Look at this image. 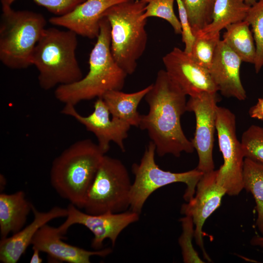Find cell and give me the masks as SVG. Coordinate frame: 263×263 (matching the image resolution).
Here are the masks:
<instances>
[{"label":"cell","instance_id":"1","mask_svg":"<svg viewBox=\"0 0 263 263\" xmlns=\"http://www.w3.org/2000/svg\"><path fill=\"white\" fill-rule=\"evenodd\" d=\"M186 95L166 70H160L144 97L149 110L141 115L139 127L147 131L160 157L170 154L178 157L194 150L181 124V117L187 111Z\"/></svg>","mask_w":263,"mask_h":263},{"label":"cell","instance_id":"2","mask_svg":"<svg viewBox=\"0 0 263 263\" xmlns=\"http://www.w3.org/2000/svg\"><path fill=\"white\" fill-rule=\"evenodd\" d=\"M89 71L76 82L58 86L55 96L65 105L75 106L83 100L102 98L108 92L121 91L127 74L117 64L111 50V27L108 20L102 17L99 34L89 59Z\"/></svg>","mask_w":263,"mask_h":263},{"label":"cell","instance_id":"3","mask_svg":"<svg viewBox=\"0 0 263 263\" xmlns=\"http://www.w3.org/2000/svg\"><path fill=\"white\" fill-rule=\"evenodd\" d=\"M105 153L90 139L79 140L53 161L50 181L63 198L83 208L87 194Z\"/></svg>","mask_w":263,"mask_h":263},{"label":"cell","instance_id":"4","mask_svg":"<svg viewBox=\"0 0 263 263\" xmlns=\"http://www.w3.org/2000/svg\"><path fill=\"white\" fill-rule=\"evenodd\" d=\"M77 35L68 30L45 28L37 43L32 64L38 72L41 89L49 90L80 80L82 73L75 56Z\"/></svg>","mask_w":263,"mask_h":263},{"label":"cell","instance_id":"5","mask_svg":"<svg viewBox=\"0 0 263 263\" xmlns=\"http://www.w3.org/2000/svg\"><path fill=\"white\" fill-rule=\"evenodd\" d=\"M146 5L144 0H128L111 7L102 15L111 27L112 56L128 75L135 71L147 46V20L141 19Z\"/></svg>","mask_w":263,"mask_h":263},{"label":"cell","instance_id":"6","mask_svg":"<svg viewBox=\"0 0 263 263\" xmlns=\"http://www.w3.org/2000/svg\"><path fill=\"white\" fill-rule=\"evenodd\" d=\"M41 14L1 8L0 20V60L7 67L24 69L32 65L34 48L45 29Z\"/></svg>","mask_w":263,"mask_h":263},{"label":"cell","instance_id":"7","mask_svg":"<svg viewBox=\"0 0 263 263\" xmlns=\"http://www.w3.org/2000/svg\"><path fill=\"white\" fill-rule=\"evenodd\" d=\"M132 185L129 171L122 162L105 155L83 208L91 214L127 211L130 208Z\"/></svg>","mask_w":263,"mask_h":263},{"label":"cell","instance_id":"8","mask_svg":"<svg viewBox=\"0 0 263 263\" xmlns=\"http://www.w3.org/2000/svg\"><path fill=\"white\" fill-rule=\"evenodd\" d=\"M156 148L150 141L146 147L139 164L134 163L129 210L140 214L146 201L157 189L175 183H183L187 188L184 199L188 202L194 196L197 184L204 173L197 168L182 172L162 169L155 160Z\"/></svg>","mask_w":263,"mask_h":263},{"label":"cell","instance_id":"9","mask_svg":"<svg viewBox=\"0 0 263 263\" xmlns=\"http://www.w3.org/2000/svg\"><path fill=\"white\" fill-rule=\"evenodd\" d=\"M236 128L234 113L226 108L218 106L216 128L224 164L217 170L216 180L230 196L238 195L244 189V157Z\"/></svg>","mask_w":263,"mask_h":263},{"label":"cell","instance_id":"10","mask_svg":"<svg viewBox=\"0 0 263 263\" xmlns=\"http://www.w3.org/2000/svg\"><path fill=\"white\" fill-rule=\"evenodd\" d=\"M218 92H203L190 97L187 102V111L193 112L196 119V128L191 140L198 156L197 169L204 173L214 170L213 149L216 131Z\"/></svg>","mask_w":263,"mask_h":263},{"label":"cell","instance_id":"11","mask_svg":"<svg viewBox=\"0 0 263 263\" xmlns=\"http://www.w3.org/2000/svg\"><path fill=\"white\" fill-rule=\"evenodd\" d=\"M67 209V219L57 227L59 231L63 235L72 225L85 226L94 234L91 247L94 250L101 249L103 242L107 239L114 246L122 231L139 220L140 214L130 210L119 213L91 214L80 211L72 204Z\"/></svg>","mask_w":263,"mask_h":263},{"label":"cell","instance_id":"12","mask_svg":"<svg viewBox=\"0 0 263 263\" xmlns=\"http://www.w3.org/2000/svg\"><path fill=\"white\" fill-rule=\"evenodd\" d=\"M75 107L70 104L65 105L61 113L73 117L84 125L87 131L93 132L97 138L98 146L104 153L108 151L112 141L122 151H125L124 140L128 136L131 126L116 118L111 119L110 111L102 98H97L93 112L87 116L79 114Z\"/></svg>","mask_w":263,"mask_h":263},{"label":"cell","instance_id":"13","mask_svg":"<svg viewBox=\"0 0 263 263\" xmlns=\"http://www.w3.org/2000/svg\"><path fill=\"white\" fill-rule=\"evenodd\" d=\"M217 170L204 173L198 181L195 194L184 204L181 212L192 219L194 225V239L201 248L204 258L210 261L204 248L203 227L206 220L219 207L225 189L217 182Z\"/></svg>","mask_w":263,"mask_h":263},{"label":"cell","instance_id":"14","mask_svg":"<svg viewBox=\"0 0 263 263\" xmlns=\"http://www.w3.org/2000/svg\"><path fill=\"white\" fill-rule=\"evenodd\" d=\"M162 61L169 77L187 95L193 97L203 92H218L209 71L184 50L174 47Z\"/></svg>","mask_w":263,"mask_h":263},{"label":"cell","instance_id":"15","mask_svg":"<svg viewBox=\"0 0 263 263\" xmlns=\"http://www.w3.org/2000/svg\"><path fill=\"white\" fill-rule=\"evenodd\" d=\"M62 236L57 227L46 224L34 236L31 242L32 249L46 253L49 261L69 263H90L91 257H105L112 252L110 247L87 250L65 243Z\"/></svg>","mask_w":263,"mask_h":263},{"label":"cell","instance_id":"16","mask_svg":"<svg viewBox=\"0 0 263 263\" xmlns=\"http://www.w3.org/2000/svg\"><path fill=\"white\" fill-rule=\"evenodd\" d=\"M128 0H86L69 13L51 17L53 25L61 26L77 35L90 39L97 38L103 13L111 7Z\"/></svg>","mask_w":263,"mask_h":263},{"label":"cell","instance_id":"17","mask_svg":"<svg viewBox=\"0 0 263 263\" xmlns=\"http://www.w3.org/2000/svg\"><path fill=\"white\" fill-rule=\"evenodd\" d=\"M242 62L240 57L220 40L208 71L218 91L225 97L240 101L246 98L240 75Z\"/></svg>","mask_w":263,"mask_h":263},{"label":"cell","instance_id":"18","mask_svg":"<svg viewBox=\"0 0 263 263\" xmlns=\"http://www.w3.org/2000/svg\"><path fill=\"white\" fill-rule=\"evenodd\" d=\"M34 220L11 236L0 241V261L2 263H16L25 253L37 231L50 221L67 217L68 210L59 207H54L47 212H40L33 205Z\"/></svg>","mask_w":263,"mask_h":263},{"label":"cell","instance_id":"19","mask_svg":"<svg viewBox=\"0 0 263 263\" xmlns=\"http://www.w3.org/2000/svg\"><path fill=\"white\" fill-rule=\"evenodd\" d=\"M33 205L25 197L24 192L0 194V235L1 239L15 234L24 226Z\"/></svg>","mask_w":263,"mask_h":263},{"label":"cell","instance_id":"20","mask_svg":"<svg viewBox=\"0 0 263 263\" xmlns=\"http://www.w3.org/2000/svg\"><path fill=\"white\" fill-rule=\"evenodd\" d=\"M151 84L132 93H125L119 90L106 93L102 97L112 117L129 123L131 126L139 127L141 115L138 106L150 91Z\"/></svg>","mask_w":263,"mask_h":263},{"label":"cell","instance_id":"21","mask_svg":"<svg viewBox=\"0 0 263 263\" xmlns=\"http://www.w3.org/2000/svg\"><path fill=\"white\" fill-rule=\"evenodd\" d=\"M250 7L243 0H215L211 22L197 33L220 34L228 25L244 20Z\"/></svg>","mask_w":263,"mask_h":263},{"label":"cell","instance_id":"22","mask_svg":"<svg viewBox=\"0 0 263 263\" xmlns=\"http://www.w3.org/2000/svg\"><path fill=\"white\" fill-rule=\"evenodd\" d=\"M249 24L246 20L231 24L225 28L222 40L241 59L254 64L256 48Z\"/></svg>","mask_w":263,"mask_h":263},{"label":"cell","instance_id":"23","mask_svg":"<svg viewBox=\"0 0 263 263\" xmlns=\"http://www.w3.org/2000/svg\"><path fill=\"white\" fill-rule=\"evenodd\" d=\"M244 188L250 192L256 203V225L263 236V165L245 158L243 166Z\"/></svg>","mask_w":263,"mask_h":263},{"label":"cell","instance_id":"24","mask_svg":"<svg viewBox=\"0 0 263 263\" xmlns=\"http://www.w3.org/2000/svg\"><path fill=\"white\" fill-rule=\"evenodd\" d=\"M244 20L251 26L255 42L256 55L254 65L258 74L263 67V0H258L250 6Z\"/></svg>","mask_w":263,"mask_h":263},{"label":"cell","instance_id":"25","mask_svg":"<svg viewBox=\"0 0 263 263\" xmlns=\"http://www.w3.org/2000/svg\"><path fill=\"white\" fill-rule=\"evenodd\" d=\"M195 35L211 21L215 0H182Z\"/></svg>","mask_w":263,"mask_h":263},{"label":"cell","instance_id":"26","mask_svg":"<svg viewBox=\"0 0 263 263\" xmlns=\"http://www.w3.org/2000/svg\"><path fill=\"white\" fill-rule=\"evenodd\" d=\"M220 40V34L210 36L197 33L189 55L199 65L208 70Z\"/></svg>","mask_w":263,"mask_h":263},{"label":"cell","instance_id":"27","mask_svg":"<svg viewBox=\"0 0 263 263\" xmlns=\"http://www.w3.org/2000/svg\"><path fill=\"white\" fill-rule=\"evenodd\" d=\"M146 5L145 12L141 19L147 20L150 17H157L168 21L176 34H181L182 30L179 20L173 9L175 0H144Z\"/></svg>","mask_w":263,"mask_h":263},{"label":"cell","instance_id":"28","mask_svg":"<svg viewBox=\"0 0 263 263\" xmlns=\"http://www.w3.org/2000/svg\"><path fill=\"white\" fill-rule=\"evenodd\" d=\"M241 143L244 158L263 165V127L251 125L243 132Z\"/></svg>","mask_w":263,"mask_h":263},{"label":"cell","instance_id":"29","mask_svg":"<svg viewBox=\"0 0 263 263\" xmlns=\"http://www.w3.org/2000/svg\"><path fill=\"white\" fill-rule=\"evenodd\" d=\"M182 232L178 240L181 249L183 261L185 263H204L195 251L192 244L194 238V225L192 219L186 216L180 220Z\"/></svg>","mask_w":263,"mask_h":263},{"label":"cell","instance_id":"30","mask_svg":"<svg viewBox=\"0 0 263 263\" xmlns=\"http://www.w3.org/2000/svg\"><path fill=\"white\" fill-rule=\"evenodd\" d=\"M16 0H0L1 8L10 7ZM56 16L65 15L86 0H33Z\"/></svg>","mask_w":263,"mask_h":263},{"label":"cell","instance_id":"31","mask_svg":"<svg viewBox=\"0 0 263 263\" xmlns=\"http://www.w3.org/2000/svg\"><path fill=\"white\" fill-rule=\"evenodd\" d=\"M178 6L179 21L182 30V40L185 44L184 51L189 54L195 39L187 12L182 0H175Z\"/></svg>","mask_w":263,"mask_h":263},{"label":"cell","instance_id":"32","mask_svg":"<svg viewBox=\"0 0 263 263\" xmlns=\"http://www.w3.org/2000/svg\"><path fill=\"white\" fill-rule=\"evenodd\" d=\"M248 114L252 118L263 121V95L258 98L255 105L250 108Z\"/></svg>","mask_w":263,"mask_h":263},{"label":"cell","instance_id":"33","mask_svg":"<svg viewBox=\"0 0 263 263\" xmlns=\"http://www.w3.org/2000/svg\"><path fill=\"white\" fill-rule=\"evenodd\" d=\"M250 244L253 246H257L263 248V236H255L250 240Z\"/></svg>","mask_w":263,"mask_h":263},{"label":"cell","instance_id":"34","mask_svg":"<svg viewBox=\"0 0 263 263\" xmlns=\"http://www.w3.org/2000/svg\"><path fill=\"white\" fill-rule=\"evenodd\" d=\"M33 253L30 260L31 263H41L42 259L40 258L39 253L40 251L37 249H33Z\"/></svg>","mask_w":263,"mask_h":263},{"label":"cell","instance_id":"35","mask_svg":"<svg viewBox=\"0 0 263 263\" xmlns=\"http://www.w3.org/2000/svg\"><path fill=\"white\" fill-rule=\"evenodd\" d=\"M246 4L252 6L254 4H255L257 1V0H243Z\"/></svg>","mask_w":263,"mask_h":263},{"label":"cell","instance_id":"36","mask_svg":"<svg viewBox=\"0 0 263 263\" xmlns=\"http://www.w3.org/2000/svg\"></svg>","mask_w":263,"mask_h":263}]
</instances>
